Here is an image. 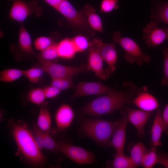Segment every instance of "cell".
Wrapping results in <instances>:
<instances>
[{"instance_id":"obj_1","label":"cell","mask_w":168,"mask_h":168,"mask_svg":"<svg viewBox=\"0 0 168 168\" xmlns=\"http://www.w3.org/2000/svg\"><path fill=\"white\" fill-rule=\"evenodd\" d=\"M123 85L125 88L124 91L115 90L98 97L83 107L80 112L91 116H101L120 109L127 104L132 103L142 88H138L131 82H125Z\"/></svg>"},{"instance_id":"obj_2","label":"cell","mask_w":168,"mask_h":168,"mask_svg":"<svg viewBox=\"0 0 168 168\" xmlns=\"http://www.w3.org/2000/svg\"><path fill=\"white\" fill-rule=\"evenodd\" d=\"M12 136L19 151L27 162L35 166L45 163V158L38 147L33 135L25 124L14 122L11 127Z\"/></svg>"},{"instance_id":"obj_3","label":"cell","mask_w":168,"mask_h":168,"mask_svg":"<svg viewBox=\"0 0 168 168\" xmlns=\"http://www.w3.org/2000/svg\"><path fill=\"white\" fill-rule=\"evenodd\" d=\"M119 120L110 121L99 119H86L81 123L82 131L98 144L107 146L118 125Z\"/></svg>"},{"instance_id":"obj_4","label":"cell","mask_w":168,"mask_h":168,"mask_svg":"<svg viewBox=\"0 0 168 168\" xmlns=\"http://www.w3.org/2000/svg\"><path fill=\"white\" fill-rule=\"evenodd\" d=\"M114 42L119 45L125 51L124 58L130 64L136 63L139 66L149 63L150 56L144 53L138 44L133 39L122 37L119 31H115L112 35Z\"/></svg>"},{"instance_id":"obj_5","label":"cell","mask_w":168,"mask_h":168,"mask_svg":"<svg viewBox=\"0 0 168 168\" xmlns=\"http://www.w3.org/2000/svg\"><path fill=\"white\" fill-rule=\"evenodd\" d=\"M8 0L12 2L9 17L16 21L22 22L32 14L38 17L42 14L43 9L37 0H31L29 2L23 0Z\"/></svg>"},{"instance_id":"obj_6","label":"cell","mask_w":168,"mask_h":168,"mask_svg":"<svg viewBox=\"0 0 168 168\" xmlns=\"http://www.w3.org/2000/svg\"><path fill=\"white\" fill-rule=\"evenodd\" d=\"M41 68L52 78H72L80 73L87 71L86 65L72 66L44 60L38 57Z\"/></svg>"},{"instance_id":"obj_7","label":"cell","mask_w":168,"mask_h":168,"mask_svg":"<svg viewBox=\"0 0 168 168\" xmlns=\"http://www.w3.org/2000/svg\"><path fill=\"white\" fill-rule=\"evenodd\" d=\"M57 144L58 150L78 164H91L96 161L94 153L85 149L64 142Z\"/></svg>"},{"instance_id":"obj_8","label":"cell","mask_w":168,"mask_h":168,"mask_svg":"<svg viewBox=\"0 0 168 168\" xmlns=\"http://www.w3.org/2000/svg\"><path fill=\"white\" fill-rule=\"evenodd\" d=\"M56 10L75 28L83 29L89 26L86 16L81 10H76L68 0H63Z\"/></svg>"},{"instance_id":"obj_9","label":"cell","mask_w":168,"mask_h":168,"mask_svg":"<svg viewBox=\"0 0 168 168\" xmlns=\"http://www.w3.org/2000/svg\"><path fill=\"white\" fill-rule=\"evenodd\" d=\"M88 49V63L86 65L87 71L93 72L96 76L101 80H106L110 75L104 69L103 60L99 50L97 38L94 39L90 42Z\"/></svg>"},{"instance_id":"obj_10","label":"cell","mask_w":168,"mask_h":168,"mask_svg":"<svg viewBox=\"0 0 168 168\" xmlns=\"http://www.w3.org/2000/svg\"><path fill=\"white\" fill-rule=\"evenodd\" d=\"M158 25L151 21L142 29V36L146 45L149 47H155L168 40V28H161Z\"/></svg>"},{"instance_id":"obj_11","label":"cell","mask_w":168,"mask_h":168,"mask_svg":"<svg viewBox=\"0 0 168 168\" xmlns=\"http://www.w3.org/2000/svg\"><path fill=\"white\" fill-rule=\"evenodd\" d=\"M115 90L100 82H81L76 85L71 100L83 96L105 95Z\"/></svg>"},{"instance_id":"obj_12","label":"cell","mask_w":168,"mask_h":168,"mask_svg":"<svg viewBox=\"0 0 168 168\" xmlns=\"http://www.w3.org/2000/svg\"><path fill=\"white\" fill-rule=\"evenodd\" d=\"M122 113L118 125L107 147L113 148L116 153H123L125 142L126 129L128 122L126 112Z\"/></svg>"},{"instance_id":"obj_13","label":"cell","mask_w":168,"mask_h":168,"mask_svg":"<svg viewBox=\"0 0 168 168\" xmlns=\"http://www.w3.org/2000/svg\"><path fill=\"white\" fill-rule=\"evenodd\" d=\"M97 44L100 55L106 63L108 67L105 69L110 75L113 74L116 69V65L117 60V51L115 43H104L102 40L97 38Z\"/></svg>"},{"instance_id":"obj_14","label":"cell","mask_w":168,"mask_h":168,"mask_svg":"<svg viewBox=\"0 0 168 168\" xmlns=\"http://www.w3.org/2000/svg\"><path fill=\"white\" fill-rule=\"evenodd\" d=\"M124 109L126 113L128 122L135 127L139 137H142L145 134V125L152 112L128 108H125Z\"/></svg>"},{"instance_id":"obj_15","label":"cell","mask_w":168,"mask_h":168,"mask_svg":"<svg viewBox=\"0 0 168 168\" xmlns=\"http://www.w3.org/2000/svg\"><path fill=\"white\" fill-rule=\"evenodd\" d=\"M140 110L152 112L159 107V104L156 98L147 92V87L142 88L134 98L132 103Z\"/></svg>"},{"instance_id":"obj_16","label":"cell","mask_w":168,"mask_h":168,"mask_svg":"<svg viewBox=\"0 0 168 168\" xmlns=\"http://www.w3.org/2000/svg\"><path fill=\"white\" fill-rule=\"evenodd\" d=\"M75 116L72 107L68 104H63L57 109L55 115V120L58 128L63 130L71 124Z\"/></svg>"},{"instance_id":"obj_17","label":"cell","mask_w":168,"mask_h":168,"mask_svg":"<svg viewBox=\"0 0 168 168\" xmlns=\"http://www.w3.org/2000/svg\"><path fill=\"white\" fill-rule=\"evenodd\" d=\"M164 128L162 119V112L160 110H158L156 114L151 130V139L150 144L152 147H156L161 146L162 143L161 138Z\"/></svg>"},{"instance_id":"obj_18","label":"cell","mask_w":168,"mask_h":168,"mask_svg":"<svg viewBox=\"0 0 168 168\" xmlns=\"http://www.w3.org/2000/svg\"><path fill=\"white\" fill-rule=\"evenodd\" d=\"M81 11L86 16L89 25L92 29L100 32H103L101 18L96 13V11L92 6L90 4H86Z\"/></svg>"},{"instance_id":"obj_19","label":"cell","mask_w":168,"mask_h":168,"mask_svg":"<svg viewBox=\"0 0 168 168\" xmlns=\"http://www.w3.org/2000/svg\"><path fill=\"white\" fill-rule=\"evenodd\" d=\"M58 57L69 59L73 58L77 52L72 39H64L57 44Z\"/></svg>"},{"instance_id":"obj_20","label":"cell","mask_w":168,"mask_h":168,"mask_svg":"<svg viewBox=\"0 0 168 168\" xmlns=\"http://www.w3.org/2000/svg\"><path fill=\"white\" fill-rule=\"evenodd\" d=\"M150 18L151 21L158 25L161 21L168 24V2L162 3L152 7Z\"/></svg>"},{"instance_id":"obj_21","label":"cell","mask_w":168,"mask_h":168,"mask_svg":"<svg viewBox=\"0 0 168 168\" xmlns=\"http://www.w3.org/2000/svg\"><path fill=\"white\" fill-rule=\"evenodd\" d=\"M18 44L20 49L25 53L34 55L30 36L23 25L20 26L19 32Z\"/></svg>"},{"instance_id":"obj_22","label":"cell","mask_w":168,"mask_h":168,"mask_svg":"<svg viewBox=\"0 0 168 168\" xmlns=\"http://www.w3.org/2000/svg\"><path fill=\"white\" fill-rule=\"evenodd\" d=\"M107 167L114 168H134L137 167L130 157L123 153H116L114 155L113 160L109 162Z\"/></svg>"},{"instance_id":"obj_23","label":"cell","mask_w":168,"mask_h":168,"mask_svg":"<svg viewBox=\"0 0 168 168\" xmlns=\"http://www.w3.org/2000/svg\"><path fill=\"white\" fill-rule=\"evenodd\" d=\"M148 150L141 142L131 146L130 149V157L137 167L141 166L143 157Z\"/></svg>"},{"instance_id":"obj_24","label":"cell","mask_w":168,"mask_h":168,"mask_svg":"<svg viewBox=\"0 0 168 168\" xmlns=\"http://www.w3.org/2000/svg\"><path fill=\"white\" fill-rule=\"evenodd\" d=\"M37 126L40 130L49 132L51 125V118L50 112L46 107L40 108L37 120Z\"/></svg>"},{"instance_id":"obj_25","label":"cell","mask_w":168,"mask_h":168,"mask_svg":"<svg viewBox=\"0 0 168 168\" xmlns=\"http://www.w3.org/2000/svg\"><path fill=\"white\" fill-rule=\"evenodd\" d=\"M24 70L16 68H8L0 72V81L6 82H14L24 75Z\"/></svg>"},{"instance_id":"obj_26","label":"cell","mask_w":168,"mask_h":168,"mask_svg":"<svg viewBox=\"0 0 168 168\" xmlns=\"http://www.w3.org/2000/svg\"><path fill=\"white\" fill-rule=\"evenodd\" d=\"M156 148V147H152L145 154L141 165L144 168H152L157 163L158 154Z\"/></svg>"},{"instance_id":"obj_27","label":"cell","mask_w":168,"mask_h":168,"mask_svg":"<svg viewBox=\"0 0 168 168\" xmlns=\"http://www.w3.org/2000/svg\"><path fill=\"white\" fill-rule=\"evenodd\" d=\"M27 99L30 102L37 105H40L46 98L44 89L37 88L30 90L27 93Z\"/></svg>"},{"instance_id":"obj_28","label":"cell","mask_w":168,"mask_h":168,"mask_svg":"<svg viewBox=\"0 0 168 168\" xmlns=\"http://www.w3.org/2000/svg\"><path fill=\"white\" fill-rule=\"evenodd\" d=\"M50 85L61 91L72 88L75 86L72 78H52Z\"/></svg>"},{"instance_id":"obj_29","label":"cell","mask_w":168,"mask_h":168,"mask_svg":"<svg viewBox=\"0 0 168 168\" xmlns=\"http://www.w3.org/2000/svg\"><path fill=\"white\" fill-rule=\"evenodd\" d=\"M44 72L41 68L33 67L24 70V76L32 83L38 82Z\"/></svg>"},{"instance_id":"obj_30","label":"cell","mask_w":168,"mask_h":168,"mask_svg":"<svg viewBox=\"0 0 168 168\" xmlns=\"http://www.w3.org/2000/svg\"><path fill=\"white\" fill-rule=\"evenodd\" d=\"M72 39L77 52H83L88 49L90 42L85 36L78 35Z\"/></svg>"},{"instance_id":"obj_31","label":"cell","mask_w":168,"mask_h":168,"mask_svg":"<svg viewBox=\"0 0 168 168\" xmlns=\"http://www.w3.org/2000/svg\"><path fill=\"white\" fill-rule=\"evenodd\" d=\"M57 44H54L41 51L39 57L44 60L51 61L58 57Z\"/></svg>"},{"instance_id":"obj_32","label":"cell","mask_w":168,"mask_h":168,"mask_svg":"<svg viewBox=\"0 0 168 168\" xmlns=\"http://www.w3.org/2000/svg\"><path fill=\"white\" fill-rule=\"evenodd\" d=\"M54 44L55 43L52 37L40 36L35 39L34 45L36 49L41 51Z\"/></svg>"},{"instance_id":"obj_33","label":"cell","mask_w":168,"mask_h":168,"mask_svg":"<svg viewBox=\"0 0 168 168\" xmlns=\"http://www.w3.org/2000/svg\"><path fill=\"white\" fill-rule=\"evenodd\" d=\"M162 52L164 56L163 76L161 85L166 86L168 90V47L163 49Z\"/></svg>"},{"instance_id":"obj_34","label":"cell","mask_w":168,"mask_h":168,"mask_svg":"<svg viewBox=\"0 0 168 168\" xmlns=\"http://www.w3.org/2000/svg\"><path fill=\"white\" fill-rule=\"evenodd\" d=\"M41 131L43 139L44 148L51 151L58 150L57 143L50 136L49 133L41 130Z\"/></svg>"},{"instance_id":"obj_35","label":"cell","mask_w":168,"mask_h":168,"mask_svg":"<svg viewBox=\"0 0 168 168\" xmlns=\"http://www.w3.org/2000/svg\"><path fill=\"white\" fill-rule=\"evenodd\" d=\"M119 0H102L100 5V11L103 13L110 12L118 8Z\"/></svg>"},{"instance_id":"obj_36","label":"cell","mask_w":168,"mask_h":168,"mask_svg":"<svg viewBox=\"0 0 168 168\" xmlns=\"http://www.w3.org/2000/svg\"><path fill=\"white\" fill-rule=\"evenodd\" d=\"M44 90L46 98H54L57 96L61 91L50 85L45 87Z\"/></svg>"},{"instance_id":"obj_37","label":"cell","mask_w":168,"mask_h":168,"mask_svg":"<svg viewBox=\"0 0 168 168\" xmlns=\"http://www.w3.org/2000/svg\"><path fill=\"white\" fill-rule=\"evenodd\" d=\"M33 136L35 143L38 147L40 150L44 148V141L41 131L38 128L35 129Z\"/></svg>"},{"instance_id":"obj_38","label":"cell","mask_w":168,"mask_h":168,"mask_svg":"<svg viewBox=\"0 0 168 168\" xmlns=\"http://www.w3.org/2000/svg\"><path fill=\"white\" fill-rule=\"evenodd\" d=\"M162 119L164 131L166 134H168V104L166 105L162 113Z\"/></svg>"},{"instance_id":"obj_39","label":"cell","mask_w":168,"mask_h":168,"mask_svg":"<svg viewBox=\"0 0 168 168\" xmlns=\"http://www.w3.org/2000/svg\"><path fill=\"white\" fill-rule=\"evenodd\" d=\"M157 163L168 168V153H161L158 154Z\"/></svg>"},{"instance_id":"obj_40","label":"cell","mask_w":168,"mask_h":168,"mask_svg":"<svg viewBox=\"0 0 168 168\" xmlns=\"http://www.w3.org/2000/svg\"><path fill=\"white\" fill-rule=\"evenodd\" d=\"M47 4L56 9L60 3L63 0H44Z\"/></svg>"}]
</instances>
